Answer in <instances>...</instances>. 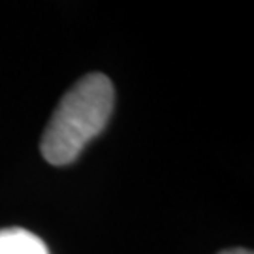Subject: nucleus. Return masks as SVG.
<instances>
[{"label": "nucleus", "instance_id": "7ed1b4c3", "mask_svg": "<svg viewBox=\"0 0 254 254\" xmlns=\"http://www.w3.org/2000/svg\"><path fill=\"white\" fill-rule=\"evenodd\" d=\"M218 254H253V253L247 251V249H226V251H222V253Z\"/></svg>", "mask_w": 254, "mask_h": 254}, {"label": "nucleus", "instance_id": "f03ea898", "mask_svg": "<svg viewBox=\"0 0 254 254\" xmlns=\"http://www.w3.org/2000/svg\"><path fill=\"white\" fill-rule=\"evenodd\" d=\"M0 254H49V249L36 234L25 228H2Z\"/></svg>", "mask_w": 254, "mask_h": 254}, {"label": "nucleus", "instance_id": "f257e3e1", "mask_svg": "<svg viewBox=\"0 0 254 254\" xmlns=\"http://www.w3.org/2000/svg\"><path fill=\"white\" fill-rule=\"evenodd\" d=\"M115 104V89L104 73H89L57 106L42 136L40 151L49 164L73 162L85 145L106 128Z\"/></svg>", "mask_w": 254, "mask_h": 254}]
</instances>
